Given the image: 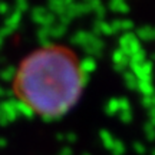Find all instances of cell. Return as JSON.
Instances as JSON below:
<instances>
[{
    "instance_id": "obj_1",
    "label": "cell",
    "mask_w": 155,
    "mask_h": 155,
    "mask_svg": "<svg viewBox=\"0 0 155 155\" xmlns=\"http://www.w3.org/2000/svg\"><path fill=\"white\" fill-rule=\"evenodd\" d=\"M88 76L86 59L69 46L50 42L20 62L13 79L15 99L33 115L53 121L76 106Z\"/></svg>"
},
{
    "instance_id": "obj_2",
    "label": "cell",
    "mask_w": 155,
    "mask_h": 155,
    "mask_svg": "<svg viewBox=\"0 0 155 155\" xmlns=\"http://www.w3.org/2000/svg\"><path fill=\"white\" fill-rule=\"evenodd\" d=\"M19 116V101L15 98L3 99L0 102V122H13Z\"/></svg>"
},
{
    "instance_id": "obj_3",
    "label": "cell",
    "mask_w": 155,
    "mask_h": 155,
    "mask_svg": "<svg viewBox=\"0 0 155 155\" xmlns=\"http://www.w3.org/2000/svg\"><path fill=\"white\" fill-rule=\"evenodd\" d=\"M15 75H16V69L12 66H6L0 71V79L5 81V82H10L15 79Z\"/></svg>"
},
{
    "instance_id": "obj_4",
    "label": "cell",
    "mask_w": 155,
    "mask_h": 155,
    "mask_svg": "<svg viewBox=\"0 0 155 155\" xmlns=\"http://www.w3.org/2000/svg\"><path fill=\"white\" fill-rule=\"evenodd\" d=\"M26 9H28V0H15V10L22 13Z\"/></svg>"
},
{
    "instance_id": "obj_5",
    "label": "cell",
    "mask_w": 155,
    "mask_h": 155,
    "mask_svg": "<svg viewBox=\"0 0 155 155\" xmlns=\"http://www.w3.org/2000/svg\"><path fill=\"white\" fill-rule=\"evenodd\" d=\"M9 10H10V6L6 2H0V15H7Z\"/></svg>"
},
{
    "instance_id": "obj_6",
    "label": "cell",
    "mask_w": 155,
    "mask_h": 155,
    "mask_svg": "<svg viewBox=\"0 0 155 155\" xmlns=\"http://www.w3.org/2000/svg\"><path fill=\"white\" fill-rule=\"evenodd\" d=\"M3 98H6V89L0 86V99H3Z\"/></svg>"
},
{
    "instance_id": "obj_7",
    "label": "cell",
    "mask_w": 155,
    "mask_h": 155,
    "mask_svg": "<svg viewBox=\"0 0 155 155\" xmlns=\"http://www.w3.org/2000/svg\"><path fill=\"white\" fill-rule=\"evenodd\" d=\"M3 43H5V36H2V35H0V48L3 46Z\"/></svg>"
}]
</instances>
